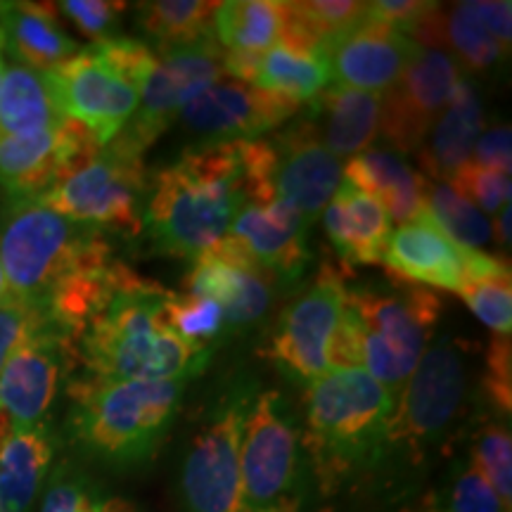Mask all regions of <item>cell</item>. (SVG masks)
<instances>
[{"mask_svg": "<svg viewBox=\"0 0 512 512\" xmlns=\"http://www.w3.org/2000/svg\"><path fill=\"white\" fill-rule=\"evenodd\" d=\"M242 204L240 143L185 147L147 178L143 233L162 254L195 261L228 238Z\"/></svg>", "mask_w": 512, "mask_h": 512, "instance_id": "1", "label": "cell"}, {"mask_svg": "<svg viewBox=\"0 0 512 512\" xmlns=\"http://www.w3.org/2000/svg\"><path fill=\"white\" fill-rule=\"evenodd\" d=\"M171 292L131 273L76 339L79 366L98 380H178L202 373L209 349L192 347L171 330Z\"/></svg>", "mask_w": 512, "mask_h": 512, "instance_id": "2", "label": "cell"}, {"mask_svg": "<svg viewBox=\"0 0 512 512\" xmlns=\"http://www.w3.org/2000/svg\"><path fill=\"white\" fill-rule=\"evenodd\" d=\"M441 309L437 294L401 278L347 285L332 370L363 368L396 401L430 347Z\"/></svg>", "mask_w": 512, "mask_h": 512, "instance_id": "3", "label": "cell"}, {"mask_svg": "<svg viewBox=\"0 0 512 512\" xmlns=\"http://www.w3.org/2000/svg\"><path fill=\"white\" fill-rule=\"evenodd\" d=\"M306 437L325 489L377 458L394 401L363 368H337L306 384Z\"/></svg>", "mask_w": 512, "mask_h": 512, "instance_id": "4", "label": "cell"}, {"mask_svg": "<svg viewBox=\"0 0 512 512\" xmlns=\"http://www.w3.org/2000/svg\"><path fill=\"white\" fill-rule=\"evenodd\" d=\"M178 380H98L69 387L72 430L88 451L117 465L143 463L174 425L183 399Z\"/></svg>", "mask_w": 512, "mask_h": 512, "instance_id": "5", "label": "cell"}, {"mask_svg": "<svg viewBox=\"0 0 512 512\" xmlns=\"http://www.w3.org/2000/svg\"><path fill=\"white\" fill-rule=\"evenodd\" d=\"M112 256L105 233L64 219L38 200L12 202L0 226V264L10 297L41 309L72 275Z\"/></svg>", "mask_w": 512, "mask_h": 512, "instance_id": "6", "label": "cell"}, {"mask_svg": "<svg viewBox=\"0 0 512 512\" xmlns=\"http://www.w3.org/2000/svg\"><path fill=\"white\" fill-rule=\"evenodd\" d=\"M245 202L280 200L316 221L342 185V162L332 155L309 119L275 136L240 143Z\"/></svg>", "mask_w": 512, "mask_h": 512, "instance_id": "7", "label": "cell"}, {"mask_svg": "<svg viewBox=\"0 0 512 512\" xmlns=\"http://www.w3.org/2000/svg\"><path fill=\"white\" fill-rule=\"evenodd\" d=\"M145 195L143 155L114 136L50 185L38 202L79 226L136 240L143 235Z\"/></svg>", "mask_w": 512, "mask_h": 512, "instance_id": "8", "label": "cell"}, {"mask_svg": "<svg viewBox=\"0 0 512 512\" xmlns=\"http://www.w3.org/2000/svg\"><path fill=\"white\" fill-rule=\"evenodd\" d=\"M299 432L283 394L261 392L242 420V512H299L304 494Z\"/></svg>", "mask_w": 512, "mask_h": 512, "instance_id": "9", "label": "cell"}, {"mask_svg": "<svg viewBox=\"0 0 512 512\" xmlns=\"http://www.w3.org/2000/svg\"><path fill=\"white\" fill-rule=\"evenodd\" d=\"M470 344L444 337L427 347L396 396L384 446H399L413 460L425 458L463 413L470 389Z\"/></svg>", "mask_w": 512, "mask_h": 512, "instance_id": "10", "label": "cell"}, {"mask_svg": "<svg viewBox=\"0 0 512 512\" xmlns=\"http://www.w3.org/2000/svg\"><path fill=\"white\" fill-rule=\"evenodd\" d=\"M349 268L323 264L304 292L280 313L266 356L290 375L309 384L330 373V354L342 323Z\"/></svg>", "mask_w": 512, "mask_h": 512, "instance_id": "11", "label": "cell"}, {"mask_svg": "<svg viewBox=\"0 0 512 512\" xmlns=\"http://www.w3.org/2000/svg\"><path fill=\"white\" fill-rule=\"evenodd\" d=\"M223 76V48L216 36L192 46L159 50L155 72L140 91L138 110L117 136L143 155L166 128L176 124L178 114L192 98Z\"/></svg>", "mask_w": 512, "mask_h": 512, "instance_id": "12", "label": "cell"}, {"mask_svg": "<svg viewBox=\"0 0 512 512\" xmlns=\"http://www.w3.org/2000/svg\"><path fill=\"white\" fill-rule=\"evenodd\" d=\"M302 105L223 76L178 114L188 147H214L264 138L299 114Z\"/></svg>", "mask_w": 512, "mask_h": 512, "instance_id": "13", "label": "cell"}, {"mask_svg": "<svg viewBox=\"0 0 512 512\" xmlns=\"http://www.w3.org/2000/svg\"><path fill=\"white\" fill-rule=\"evenodd\" d=\"M247 408L245 396H230L192 439L181 475L188 512H242L240 434Z\"/></svg>", "mask_w": 512, "mask_h": 512, "instance_id": "14", "label": "cell"}, {"mask_svg": "<svg viewBox=\"0 0 512 512\" xmlns=\"http://www.w3.org/2000/svg\"><path fill=\"white\" fill-rule=\"evenodd\" d=\"M64 119L93 133L107 145L138 110L140 91L119 74L98 48H81L72 60L48 74Z\"/></svg>", "mask_w": 512, "mask_h": 512, "instance_id": "15", "label": "cell"}, {"mask_svg": "<svg viewBox=\"0 0 512 512\" xmlns=\"http://www.w3.org/2000/svg\"><path fill=\"white\" fill-rule=\"evenodd\" d=\"M460 79L463 72L444 50L415 48L399 83L382 93L380 136L389 143V150H420Z\"/></svg>", "mask_w": 512, "mask_h": 512, "instance_id": "16", "label": "cell"}, {"mask_svg": "<svg viewBox=\"0 0 512 512\" xmlns=\"http://www.w3.org/2000/svg\"><path fill=\"white\" fill-rule=\"evenodd\" d=\"M76 366V342L53 323L27 339L0 373V411L8 415L12 427L43 425Z\"/></svg>", "mask_w": 512, "mask_h": 512, "instance_id": "17", "label": "cell"}, {"mask_svg": "<svg viewBox=\"0 0 512 512\" xmlns=\"http://www.w3.org/2000/svg\"><path fill=\"white\" fill-rule=\"evenodd\" d=\"M100 147V140L72 119L27 136H0V192L12 202L38 200Z\"/></svg>", "mask_w": 512, "mask_h": 512, "instance_id": "18", "label": "cell"}, {"mask_svg": "<svg viewBox=\"0 0 512 512\" xmlns=\"http://www.w3.org/2000/svg\"><path fill=\"white\" fill-rule=\"evenodd\" d=\"M309 228L297 209L280 200L245 202L228 230V242L271 278L294 283L311 264Z\"/></svg>", "mask_w": 512, "mask_h": 512, "instance_id": "19", "label": "cell"}, {"mask_svg": "<svg viewBox=\"0 0 512 512\" xmlns=\"http://www.w3.org/2000/svg\"><path fill=\"white\" fill-rule=\"evenodd\" d=\"M418 48L411 38L366 17L325 43L330 76L337 86L363 93H387L399 83Z\"/></svg>", "mask_w": 512, "mask_h": 512, "instance_id": "20", "label": "cell"}, {"mask_svg": "<svg viewBox=\"0 0 512 512\" xmlns=\"http://www.w3.org/2000/svg\"><path fill=\"white\" fill-rule=\"evenodd\" d=\"M183 290L214 299L226 316V330L235 332L266 318L273 299V278L254 266L238 247L223 240L192 261Z\"/></svg>", "mask_w": 512, "mask_h": 512, "instance_id": "21", "label": "cell"}, {"mask_svg": "<svg viewBox=\"0 0 512 512\" xmlns=\"http://www.w3.org/2000/svg\"><path fill=\"white\" fill-rule=\"evenodd\" d=\"M382 264L406 283L458 292L467 278V249L446 238L422 211L418 219L392 230Z\"/></svg>", "mask_w": 512, "mask_h": 512, "instance_id": "22", "label": "cell"}, {"mask_svg": "<svg viewBox=\"0 0 512 512\" xmlns=\"http://www.w3.org/2000/svg\"><path fill=\"white\" fill-rule=\"evenodd\" d=\"M0 50L19 67L50 74L79 53L53 3H0Z\"/></svg>", "mask_w": 512, "mask_h": 512, "instance_id": "23", "label": "cell"}, {"mask_svg": "<svg viewBox=\"0 0 512 512\" xmlns=\"http://www.w3.org/2000/svg\"><path fill=\"white\" fill-rule=\"evenodd\" d=\"M323 226L344 268L382 264L384 247L392 235V219L373 197L342 181L323 209Z\"/></svg>", "mask_w": 512, "mask_h": 512, "instance_id": "24", "label": "cell"}, {"mask_svg": "<svg viewBox=\"0 0 512 512\" xmlns=\"http://www.w3.org/2000/svg\"><path fill=\"white\" fill-rule=\"evenodd\" d=\"M484 133V105L475 83L460 79L446 110L434 121L432 131L420 147V166L425 169L427 181L448 183L451 176L470 162L479 136Z\"/></svg>", "mask_w": 512, "mask_h": 512, "instance_id": "25", "label": "cell"}, {"mask_svg": "<svg viewBox=\"0 0 512 512\" xmlns=\"http://www.w3.org/2000/svg\"><path fill=\"white\" fill-rule=\"evenodd\" d=\"M380 117L382 95L330 83L311 102L309 121L323 145L342 162L373 145V140L380 136Z\"/></svg>", "mask_w": 512, "mask_h": 512, "instance_id": "26", "label": "cell"}, {"mask_svg": "<svg viewBox=\"0 0 512 512\" xmlns=\"http://www.w3.org/2000/svg\"><path fill=\"white\" fill-rule=\"evenodd\" d=\"M342 181L373 197L396 223L418 219L425 209V176L415 174L399 152L368 147L342 166Z\"/></svg>", "mask_w": 512, "mask_h": 512, "instance_id": "27", "label": "cell"}, {"mask_svg": "<svg viewBox=\"0 0 512 512\" xmlns=\"http://www.w3.org/2000/svg\"><path fill=\"white\" fill-rule=\"evenodd\" d=\"M53 453L55 446L46 425L12 427L0 444V512L31 510Z\"/></svg>", "mask_w": 512, "mask_h": 512, "instance_id": "28", "label": "cell"}, {"mask_svg": "<svg viewBox=\"0 0 512 512\" xmlns=\"http://www.w3.org/2000/svg\"><path fill=\"white\" fill-rule=\"evenodd\" d=\"M64 117L48 74L5 67L0 81V136H27L55 128Z\"/></svg>", "mask_w": 512, "mask_h": 512, "instance_id": "29", "label": "cell"}, {"mask_svg": "<svg viewBox=\"0 0 512 512\" xmlns=\"http://www.w3.org/2000/svg\"><path fill=\"white\" fill-rule=\"evenodd\" d=\"M330 81V64L323 50H297L278 43L259 57L249 86L304 107L316 100Z\"/></svg>", "mask_w": 512, "mask_h": 512, "instance_id": "30", "label": "cell"}, {"mask_svg": "<svg viewBox=\"0 0 512 512\" xmlns=\"http://www.w3.org/2000/svg\"><path fill=\"white\" fill-rule=\"evenodd\" d=\"M221 3L209 0H155L136 5V24L159 50L183 48L214 36V17Z\"/></svg>", "mask_w": 512, "mask_h": 512, "instance_id": "31", "label": "cell"}, {"mask_svg": "<svg viewBox=\"0 0 512 512\" xmlns=\"http://www.w3.org/2000/svg\"><path fill=\"white\" fill-rule=\"evenodd\" d=\"M510 266L501 256L482 249H467V278L458 294L470 311L498 337L512 330V287Z\"/></svg>", "mask_w": 512, "mask_h": 512, "instance_id": "32", "label": "cell"}, {"mask_svg": "<svg viewBox=\"0 0 512 512\" xmlns=\"http://www.w3.org/2000/svg\"><path fill=\"white\" fill-rule=\"evenodd\" d=\"M280 0H228L214 17V36L223 53L264 55L280 41Z\"/></svg>", "mask_w": 512, "mask_h": 512, "instance_id": "33", "label": "cell"}, {"mask_svg": "<svg viewBox=\"0 0 512 512\" xmlns=\"http://www.w3.org/2000/svg\"><path fill=\"white\" fill-rule=\"evenodd\" d=\"M422 211L446 238L463 249H479L494 238V223L463 200L448 183L425 178V209Z\"/></svg>", "mask_w": 512, "mask_h": 512, "instance_id": "34", "label": "cell"}, {"mask_svg": "<svg viewBox=\"0 0 512 512\" xmlns=\"http://www.w3.org/2000/svg\"><path fill=\"white\" fill-rule=\"evenodd\" d=\"M470 460L512 510V439L508 422L486 420L475 434Z\"/></svg>", "mask_w": 512, "mask_h": 512, "instance_id": "35", "label": "cell"}, {"mask_svg": "<svg viewBox=\"0 0 512 512\" xmlns=\"http://www.w3.org/2000/svg\"><path fill=\"white\" fill-rule=\"evenodd\" d=\"M166 320H169L171 330L192 347L209 349V342L226 332V316H223L221 306L200 294L171 292L169 302H166Z\"/></svg>", "mask_w": 512, "mask_h": 512, "instance_id": "36", "label": "cell"}, {"mask_svg": "<svg viewBox=\"0 0 512 512\" xmlns=\"http://www.w3.org/2000/svg\"><path fill=\"white\" fill-rule=\"evenodd\" d=\"M434 503L441 512H510L470 458L453 472L446 496L434 498Z\"/></svg>", "mask_w": 512, "mask_h": 512, "instance_id": "37", "label": "cell"}, {"mask_svg": "<svg viewBox=\"0 0 512 512\" xmlns=\"http://www.w3.org/2000/svg\"><path fill=\"white\" fill-rule=\"evenodd\" d=\"M453 190L482 214H498L505 204H510V176L501 171L486 169L477 162H465L448 181Z\"/></svg>", "mask_w": 512, "mask_h": 512, "instance_id": "38", "label": "cell"}, {"mask_svg": "<svg viewBox=\"0 0 512 512\" xmlns=\"http://www.w3.org/2000/svg\"><path fill=\"white\" fill-rule=\"evenodd\" d=\"M55 8L79 34L91 38L93 43H100L114 38L119 19L128 5L117 0H64Z\"/></svg>", "mask_w": 512, "mask_h": 512, "instance_id": "39", "label": "cell"}, {"mask_svg": "<svg viewBox=\"0 0 512 512\" xmlns=\"http://www.w3.org/2000/svg\"><path fill=\"white\" fill-rule=\"evenodd\" d=\"M41 512H136L119 498H100L81 479L57 475L43 496Z\"/></svg>", "mask_w": 512, "mask_h": 512, "instance_id": "40", "label": "cell"}, {"mask_svg": "<svg viewBox=\"0 0 512 512\" xmlns=\"http://www.w3.org/2000/svg\"><path fill=\"white\" fill-rule=\"evenodd\" d=\"M48 323V313L41 306L19 302L12 297L0 304V373L10 356Z\"/></svg>", "mask_w": 512, "mask_h": 512, "instance_id": "41", "label": "cell"}, {"mask_svg": "<svg viewBox=\"0 0 512 512\" xmlns=\"http://www.w3.org/2000/svg\"><path fill=\"white\" fill-rule=\"evenodd\" d=\"M510 337H494L489 344L484 358V392L491 401L496 403V408L505 413V418L510 415L512 406V363H510Z\"/></svg>", "mask_w": 512, "mask_h": 512, "instance_id": "42", "label": "cell"}, {"mask_svg": "<svg viewBox=\"0 0 512 512\" xmlns=\"http://www.w3.org/2000/svg\"><path fill=\"white\" fill-rule=\"evenodd\" d=\"M512 128L505 126H496L491 131H486L479 136L475 150H472V162L486 166V169L501 171V174L510 176L512 169Z\"/></svg>", "mask_w": 512, "mask_h": 512, "instance_id": "43", "label": "cell"}, {"mask_svg": "<svg viewBox=\"0 0 512 512\" xmlns=\"http://www.w3.org/2000/svg\"><path fill=\"white\" fill-rule=\"evenodd\" d=\"M430 8L432 3H422V0H377V3H368V19L387 24L408 36L413 24Z\"/></svg>", "mask_w": 512, "mask_h": 512, "instance_id": "44", "label": "cell"}, {"mask_svg": "<svg viewBox=\"0 0 512 512\" xmlns=\"http://www.w3.org/2000/svg\"><path fill=\"white\" fill-rule=\"evenodd\" d=\"M467 8L479 19V24L505 48L512 38V3L510 0H467Z\"/></svg>", "mask_w": 512, "mask_h": 512, "instance_id": "45", "label": "cell"}, {"mask_svg": "<svg viewBox=\"0 0 512 512\" xmlns=\"http://www.w3.org/2000/svg\"><path fill=\"white\" fill-rule=\"evenodd\" d=\"M496 233H498V240H501V245L510 247V204H505V207L498 211Z\"/></svg>", "mask_w": 512, "mask_h": 512, "instance_id": "46", "label": "cell"}, {"mask_svg": "<svg viewBox=\"0 0 512 512\" xmlns=\"http://www.w3.org/2000/svg\"><path fill=\"white\" fill-rule=\"evenodd\" d=\"M10 299V290H8V280H5V271H3V264H0V304L8 302Z\"/></svg>", "mask_w": 512, "mask_h": 512, "instance_id": "47", "label": "cell"}, {"mask_svg": "<svg viewBox=\"0 0 512 512\" xmlns=\"http://www.w3.org/2000/svg\"><path fill=\"white\" fill-rule=\"evenodd\" d=\"M408 512H441V510L437 508V503H434V496H430L425 503H420L418 508H413V510H408Z\"/></svg>", "mask_w": 512, "mask_h": 512, "instance_id": "48", "label": "cell"}, {"mask_svg": "<svg viewBox=\"0 0 512 512\" xmlns=\"http://www.w3.org/2000/svg\"><path fill=\"white\" fill-rule=\"evenodd\" d=\"M3 74H5V62H3V50H0V81H3Z\"/></svg>", "mask_w": 512, "mask_h": 512, "instance_id": "49", "label": "cell"}]
</instances>
